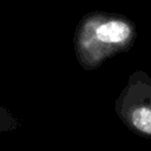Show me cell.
Returning a JSON list of instances; mask_svg holds the SVG:
<instances>
[{
    "mask_svg": "<svg viewBox=\"0 0 151 151\" xmlns=\"http://www.w3.org/2000/svg\"><path fill=\"white\" fill-rule=\"evenodd\" d=\"M136 39V24L126 15L88 12L79 20L73 35L77 61L85 71L97 70L112 57L129 52Z\"/></svg>",
    "mask_w": 151,
    "mask_h": 151,
    "instance_id": "1",
    "label": "cell"
},
{
    "mask_svg": "<svg viewBox=\"0 0 151 151\" xmlns=\"http://www.w3.org/2000/svg\"><path fill=\"white\" fill-rule=\"evenodd\" d=\"M114 111L133 133L151 138V77L136 70L114 101Z\"/></svg>",
    "mask_w": 151,
    "mask_h": 151,
    "instance_id": "2",
    "label": "cell"
}]
</instances>
